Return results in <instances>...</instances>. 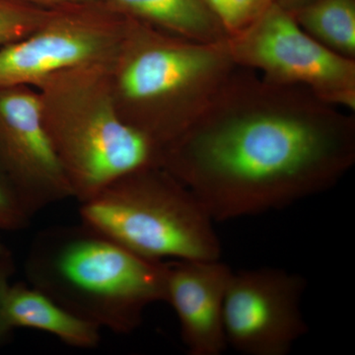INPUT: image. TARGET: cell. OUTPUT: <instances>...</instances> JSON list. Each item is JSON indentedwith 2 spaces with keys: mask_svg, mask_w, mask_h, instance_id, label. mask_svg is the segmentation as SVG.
<instances>
[{
  "mask_svg": "<svg viewBox=\"0 0 355 355\" xmlns=\"http://www.w3.org/2000/svg\"><path fill=\"white\" fill-rule=\"evenodd\" d=\"M50 13L51 9L20 0H0V48L31 34Z\"/></svg>",
  "mask_w": 355,
  "mask_h": 355,
  "instance_id": "14",
  "label": "cell"
},
{
  "mask_svg": "<svg viewBox=\"0 0 355 355\" xmlns=\"http://www.w3.org/2000/svg\"><path fill=\"white\" fill-rule=\"evenodd\" d=\"M81 223L147 260H219L214 219L161 166L119 178L80 203Z\"/></svg>",
  "mask_w": 355,
  "mask_h": 355,
  "instance_id": "5",
  "label": "cell"
},
{
  "mask_svg": "<svg viewBox=\"0 0 355 355\" xmlns=\"http://www.w3.org/2000/svg\"><path fill=\"white\" fill-rule=\"evenodd\" d=\"M307 89L238 67L161 167L214 221L256 216L336 186L355 162V119Z\"/></svg>",
  "mask_w": 355,
  "mask_h": 355,
  "instance_id": "1",
  "label": "cell"
},
{
  "mask_svg": "<svg viewBox=\"0 0 355 355\" xmlns=\"http://www.w3.org/2000/svg\"><path fill=\"white\" fill-rule=\"evenodd\" d=\"M31 218L17 191L0 172V231L22 230Z\"/></svg>",
  "mask_w": 355,
  "mask_h": 355,
  "instance_id": "15",
  "label": "cell"
},
{
  "mask_svg": "<svg viewBox=\"0 0 355 355\" xmlns=\"http://www.w3.org/2000/svg\"><path fill=\"white\" fill-rule=\"evenodd\" d=\"M165 302L179 319L191 355H219L227 349L224 299L233 270L219 260L165 261Z\"/></svg>",
  "mask_w": 355,
  "mask_h": 355,
  "instance_id": "10",
  "label": "cell"
},
{
  "mask_svg": "<svg viewBox=\"0 0 355 355\" xmlns=\"http://www.w3.org/2000/svg\"><path fill=\"white\" fill-rule=\"evenodd\" d=\"M0 172L32 217L72 198L44 128L38 91L32 86L0 89Z\"/></svg>",
  "mask_w": 355,
  "mask_h": 355,
  "instance_id": "9",
  "label": "cell"
},
{
  "mask_svg": "<svg viewBox=\"0 0 355 355\" xmlns=\"http://www.w3.org/2000/svg\"><path fill=\"white\" fill-rule=\"evenodd\" d=\"M125 23L127 17L101 0L51 9L34 32L0 48V89L35 87L60 70L110 62Z\"/></svg>",
  "mask_w": 355,
  "mask_h": 355,
  "instance_id": "7",
  "label": "cell"
},
{
  "mask_svg": "<svg viewBox=\"0 0 355 355\" xmlns=\"http://www.w3.org/2000/svg\"><path fill=\"white\" fill-rule=\"evenodd\" d=\"M7 252H9L8 248H7L6 245L2 243L1 239H0V254H6Z\"/></svg>",
  "mask_w": 355,
  "mask_h": 355,
  "instance_id": "20",
  "label": "cell"
},
{
  "mask_svg": "<svg viewBox=\"0 0 355 355\" xmlns=\"http://www.w3.org/2000/svg\"><path fill=\"white\" fill-rule=\"evenodd\" d=\"M302 275L261 268L232 272L223 321L227 347L247 355H286L309 331L301 311Z\"/></svg>",
  "mask_w": 355,
  "mask_h": 355,
  "instance_id": "8",
  "label": "cell"
},
{
  "mask_svg": "<svg viewBox=\"0 0 355 355\" xmlns=\"http://www.w3.org/2000/svg\"><path fill=\"white\" fill-rule=\"evenodd\" d=\"M311 1L313 0H277L275 2L289 12H293Z\"/></svg>",
  "mask_w": 355,
  "mask_h": 355,
  "instance_id": "18",
  "label": "cell"
},
{
  "mask_svg": "<svg viewBox=\"0 0 355 355\" xmlns=\"http://www.w3.org/2000/svg\"><path fill=\"white\" fill-rule=\"evenodd\" d=\"M26 3L32 4L46 9L60 8V7L74 6V4L86 3L93 0H20Z\"/></svg>",
  "mask_w": 355,
  "mask_h": 355,
  "instance_id": "17",
  "label": "cell"
},
{
  "mask_svg": "<svg viewBox=\"0 0 355 355\" xmlns=\"http://www.w3.org/2000/svg\"><path fill=\"white\" fill-rule=\"evenodd\" d=\"M221 1L222 0H205V3H207V6H209V8L210 10H211L212 13H214V11L216 10V7L220 4Z\"/></svg>",
  "mask_w": 355,
  "mask_h": 355,
  "instance_id": "19",
  "label": "cell"
},
{
  "mask_svg": "<svg viewBox=\"0 0 355 355\" xmlns=\"http://www.w3.org/2000/svg\"><path fill=\"white\" fill-rule=\"evenodd\" d=\"M225 42L200 43L127 17L109 62L121 120L163 150L198 120L237 69Z\"/></svg>",
  "mask_w": 355,
  "mask_h": 355,
  "instance_id": "2",
  "label": "cell"
},
{
  "mask_svg": "<svg viewBox=\"0 0 355 355\" xmlns=\"http://www.w3.org/2000/svg\"><path fill=\"white\" fill-rule=\"evenodd\" d=\"M125 17L200 42L224 43L223 28L205 0H101Z\"/></svg>",
  "mask_w": 355,
  "mask_h": 355,
  "instance_id": "12",
  "label": "cell"
},
{
  "mask_svg": "<svg viewBox=\"0 0 355 355\" xmlns=\"http://www.w3.org/2000/svg\"><path fill=\"white\" fill-rule=\"evenodd\" d=\"M109 62L60 70L34 87L51 146L80 203L128 173L161 166V148L116 111Z\"/></svg>",
  "mask_w": 355,
  "mask_h": 355,
  "instance_id": "4",
  "label": "cell"
},
{
  "mask_svg": "<svg viewBox=\"0 0 355 355\" xmlns=\"http://www.w3.org/2000/svg\"><path fill=\"white\" fill-rule=\"evenodd\" d=\"M225 44L238 67L270 83L307 89L322 101L354 111L355 60L313 39L277 2Z\"/></svg>",
  "mask_w": 355,
  "mask_h": 355,
  "instance_id": "6",
  "label": "cell"
},
{
  "mask_svg": "<svg viewBox=\"0 0 355 355\" xmlns=\"http://www.w3.org/2000/svg\"><path fill=\"white\" fill-rule=\"evenodd\" d=\"M165 275V261L142 258L83 223L41 231L25 261L28 284L120 335L137 330L146 308L164 301Z\"/></svg>",
  "mask_w": 355,
  "mask_h": 355,
  "instance_id": "3",
  "label": "cell"
},
{
  "mask_svg": "<svg viewBox=\"0 0 355 355\" xmlns=\"http://www.w3.org/2000/svg\"><path fill=\"white\" fill-rule=\"evenodd\" d=\"M291 13L313 39L355 60V0H313Z\"/></svg>",
  "mask_w": 355,
  "mask_h": 355,
  "instance_id": "13",
  "label": "cell"
},
{
  "mask_svg": "<svg viewBox=\"0 0 355 355\" xmlns=\"http://www.w3.org/2000/svg\"><path fill=\"white\" fill-rule=\"evenodd\" d=\"M14 272L15 263L11 252L0 254V347L9 342L14 331L9 324L6 314L7 298Z\"/></svg>",
  "mask_w": 355,
  "mask_h": 355,
  "instance_id": "16",
  "label": "cell"
},
{
  "mask_svg": "<svg viewBox=\"0 0 355 355\" xmlns=\"http://www.w3.org/2000/svg\"><path fill=\"white\" fill-rule=\"evenodd\" d=\"M6 314L13 330L31 329L44 331L76 349H95L101 342V328L98 324L74 314L29 284L11 286Z\"/></svg>",
  "mask_w": 355,
  "mask_h": 355,
  "instance_id": "11",
  "label": "cell"
}]
</instances>
